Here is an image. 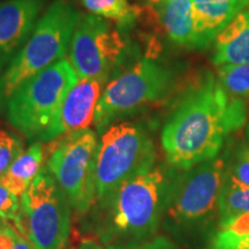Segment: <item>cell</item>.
<instances>
[{
  "mask_svg": "<svg viewBox=\"0 0 249 249\" xmlns=\"http://www.w3.org/2000/svg\"><path fill=\"white\" fill-rule=\"evenodd\" d=\"M226 177L233 181L249 187V145L242 144L226 165Z\"/></svg>",
  "mask_w": 249,
  "mask_h": 249,
  "instance_id": "obj_22",
  "label": "cell"
},
{
  "mask_svg": "<svg viewBox=\"0 0 249 249\" xmlns=\"http://www.w3.org/2000/svg\"><path fill=\"white\" fill-rule=\"evenodd\" d=\"M128 54L129 43L119 27L98 15H80L68 50V60L79 80L108 81Z\"/></svg>",
  "mask_w": 249,
  "mask_h": 249,
  "instance_id": "obj_10",
  "label": "cell"
},
{
  "mask_svg": "<svg viewBox=\"0 0 249 249\" xmlns=\"http://www.w3.org/2000/svg\"><path fill=\"white\" fill-rule=\"evenodd\" d=\"M156 148L141 124L118 121L101 133L96 154V200L156 166Z\"/></svg>",
  "mask_w": 249,
  "mask_h": 249,
  "instance_id": "obj_5",
  "label": "cell"
},
{
  "mask_svg": "<svg viewBox=\"0 0 249 249\" xmlns=\"http://www.w3.org/2000/svg\"><path fill=\"white\" fill-rule=\"evenodd\" d=\"M247 136H248V139H249V124H248V128H247Z\"/></svg>",
  "mask_w": 249,
  "mask_h": 249,
  "instance_id": "obj_31",
  "label": "cell"
},
{
  "mask_svg": "<svg viewBox=\"0 0 249 249\" xmlns=\"http://www.w3.org/2000/svg\"><path fill=\"white\" fill-rule=\"evenodd\" d=\"M45 147L43 142H35L18 157L9 170L0 178V183L12 194L21 197L43 169Z\"/></svg>",
  "mask_w": 249,
  "mask_h": 249,
  "instance_id": "obj_14",
  "label": "cell"
},
{
  "mask_svg": "<svg viewBox=\"0 0 249 249\" xmlns=\"http://www.w3.org/2000/svg\"><path fill=\"white\" fill-rule=\"evenodd\" d=\"M249 24V6L240 12L233 20L227 24V27L217 37V46L225 45L234 40L244 33Z\"/></svg>",
  "mask_w": 249,
  "mask_h": 249,
  "instance_id": "obj_23",
  "label": "cell"
},
{
  "mask_svg": "<svg viewBox=\"0 0 249 249\" xmlns=\"http://www.w3.org/2000/svg\"><path fill=\"white\" fill-rule=\"evenodd\" d=\"M77 81L67 58L31 77L6 103L4 111L9 124L28 140H38Z\"/></svg>",
  "mask_w": 249,
  "mask_h": 249,
  "instance_id": "obj_6",
  "label": "cell"
},
{
  "mask_svg": "<svg viewBox=\"0 0 249 249\" xmlns=\"http://www.w3.org/2000/svg\"><path fill=\"white\" fill-rule=\"evenodd\" d=\"M13 249H33V245H31L22 234H20L18 239V242L15 244Z\"/></svg>",
  "mask_w": 249,
  "mask_h": 249,
  "instance_id": "obj_28",
  "label": "cell"
},
{
  "mask_svg": "<svg viewBox=\"0 0 249 249\" xmlns=\"http://www.w3.org/2000/svg\"><path fill=\"white\" fill-rule=\"evenodd\" d=\"M80 15L65 0L50 6L26 44L0 74V111L18 87L65 58Z\"/></svg>",
  "mask_w": 249,
  "mask_h": 249,
  "instance_id": "obj_3",
  "label": "cell"
},
{
  "mask_svg": "<svg viewBox=\"0 0 249 249\" xmlns=\"http://www.w3.org/2000/svg\"><path fill=\"white\" fill-rule=\"evenodd\" d=\"M44 2L45 0L0 1V73L29 39Z\"/></svg>",
  "mask_w": 249,
  "mask_h": 249,
  "instance_id": "obj_12",
  "label": "cell"
},
{
  "mask_svg": "<svg viewBox=\"0 0 249 249\" xmlns=\"http://www.w3.org/2000/svg\"><path fill=\"white\" fill-rule=\"evenodd\" d=\"M217 213L219 223L242 214H249V187L233 181L227 178L225 173V180L218 201Z\"/></svg>",
  "mask_w": 249,
  "mask_h": 249,
  "instance_id": "obj_17",
  "label": "cell"
},
{
  "mask_svg": "<svg viewBox=\"0 0 249 249\" xmlns=\"http://www.w3.org/2000/svg\"><path fill=\"white\" fill-rule=\"evenodd\" d=\"M85 7L98 17L116 21L120 29L130 26L139 17V11L127 0H82Z\"/></svg>",
  "mask_w": 249,
  "mask_h": 249,
  "instance_id": "obj_18",
  "label": "cell"
},
{
  "mask_svg": "<svg viewBox=\"0 0 249 249\" xmlns=\"http://www.w3.org/2000/svg\"><path fill=\"white\" fill-rule=\"evenodd\" d=\"M207 249H249V214L219 223Z\"/></svg>",
  "mask_w": 249,
  "mask_h": 249,
  "instance_id": "obj_16",
  "label": "cell"
},
{
  "mask_svg": "<svg viewBox=\"0 0 249 249\" xmlns=\"http://www.w3.org/2000/svg\"><path fill=\"white\" fill-rule=\"evenodd\" d=\"M104 79H81L62 101L53 120L38 138L46 143L76 130L87 129L93 123L97 104L103 93Z\"/></svg>",
  "mask_w": 249,
  "mask_h": 249,
  "instance_id": "obj_11",
  "label": "cell"
},
{
  "mask_svg": "<svg viewBox=\"0 0 249 249\" xmlns=\"http://www.w3.org/2000/svg\"><path fill=\"white\" fill-rule=\"evenodd\" d=\"M20 211V197L12 194L11 192L0 183V217L4 219L15 222Z\"/></svg>",
  "mask_w": 249,
  "mask_h": 249,
  "instance_id": "obj_24",
  "label": "cell"
},
{
  "mask_svg": "<svg viewBox=\"0 0 249 249\" xmlns=\"http://www.w3.org/2000/svg\"><path fill=\"white\" fill-rule=\"evenodd\" d=\"M33 249H35V248H34V247H33Z\"/></svg>",
  "mask_w": 249,
  "mask_h": 249,
  "instance_id": "obj_32",
  "label": "cell"
},
{
  "mask_svg": "<svg viewBox=\"0 0 249 249\" xmlns=\"http://www.w3.org/2000/svg\"><path fill=\"white\" fill-rule=\"evenodd\" d=\"M160 13L169 38L176 44L192 48L194 39L192 0H166Z\"/></svg>",
  "mask_w": 249,
  "mask_h": 249,
  "instance_id": "obj_15",
  "label": "cell"
},
{
  "mask_svg": "<svg viewBox=\"0 0 249 249\" xmlns=\"http://www.w3.org/2000/svg\"><path fill=\"white\" fill-rule=\"evenodd\" d=\"M71 205L44 166L20 197L15 227L35 249H65L71 233Z\"/></svg>",
  "mask_w": 249,
  "mask_h": 249,
  "instance_id": "obj_7",
  "label": "cell"
},
{
  "mask_svg": "<svg viewBox=\"0 0 249 249\" xmlns=\"http://www.w3.org/2000/svg\"><path fill=\"white\" fill-rule=\"evenodd\" d=\"M218 77L230 95L235 97L249 95V64L220 65Z\"/></svg>",
  "mask_w": 249,
  "mask_h": 249,
  "instance_id": "obj_19",
  "label": "cell"
},
{
  "mask_svg": "<svg viewBox=\"0 0 249 249\" xmlns=\"http://www.w3.org/2000/svg\"><path fill=\"white\" fill-rule=\"evenodd\" d=\"M174 88L170 68L144 58L113 76L103 90L96 107L95 124L98 133L124 118L165 101Z\"/></svg>",
  "mask_w": 249,
  "mask_h": 249,
  "instance_id": "obj_4",
  "label": "cell"
},
{
  "mask_svg": "<svg viewBox=\"0 0 249 249\" xmlns=\"http://www.w3.org/2000/svg\"><path fill=\"white\" fill-rule=\"evenodd\" d=\"M246 119L245 103L207 74L182 96L164 124L160 140L167 163L183 171L213 160Z\"/></svg>",
  "mask_w": 249,
  "mask_h": 249,
  "instance_id": "obj_1",
  "label": "cell"
},
{
  "mask_svg": "<svg viewBox=\"0 0 249 249\" xmlns=\"http://www.w3.org/2000/svg\"><path fill=\"white\" fill-rule=\"evenodd\" d=\"M144 1L152 6H155V5H163L166 0H144Z\"/></svg>",
  "mask_w": 249,
  "mask_h": 249,
  "instance_id": "obj_29",
  "label": "cell"
},
{
  "mask_svg": "<svg viewBox=\"0 0 249 249\" xmlns=\"http://www.w3.org/2000/svg\"><path fill=\"white\" fill-rule=\"evenodd\" d=\"M226 163L213 158L180 173L172 171L164 217L179 230L204 226L214 213L225 180Z\"/></svg>",
  "mask_w": 249,
  "mask_h": 249,
  "instance_id": "obj_8",
  "label": "cell"
},
{
  "mask_svg": "<svg viewBox=\"0 0 249 249\" xmlns=\"http://www.w3.org/2000/svg\"><path fill=\"white\" fill-rule=\"evenodd\" d=\"M77 249H107V248H105L101 242L93 241L91 239H87V240L81 242Z\"/></svg>",
  "mask_w": 249,
  "mask_h": 249,
  "instance_id": "obj_27",
  "label": "cell"
},
{
  "mask_svg": "<svg viewBox=\"0 0 249 249\" xmlns=\"http://www.w3.org/2000/svg\"><path fill=\"white\" fill-rule=\"evenodd\" d=\"M46 169L54 177L71 208L85 214L96 200L97 134L92 129L70 133L51 142Z\"/></svg>",
  "mask_w": 249,
  "mask_h": 249,
  "instance_id": "obj_9",
  "label": "cell"
},
{
  "mask_svg": "<svg viewBox=\"0 0 249 249\" xmlns=\"http://www.w3.org/2000/svg\"><path fill=\"white\" fill-rule=\"evenodd\" d=\"M24 151L23 141L12 132L0 129V178Z\"/></svg>",
  "mask_w": 249,
  "mask_h": 249,
  "instance_id": "obj_21",
  "label": "cell"
},
{
  "mask_svg": "<svg viewBox=\"0 0 249 249\" xmlns=\"http://www.w3.org/2000/svg\"><path fill=\"white\" fill-rule=\"evenodd\" d=\"M172 171L155 166L127 180L93 203L87 232L107 249H135L157 232L166 207Z\"/></svg>",
  "mask_w": 249,
  "mask_h": 249,
  "instance_id": "obj_2",
  "label": "cell"
},
{
  "mask_svg": "<svg viewBox=\"0 0 249 249\" xmlns=\"http://www.w3.org/2000/svg\"><path fill=\"white\" fill-rule=\"evenodd\" d=\"M135 249H179V247L166 236L157 235L151 238L150 240L143 242Z\"/></svg>",
  "mask_w": 249,
  "mask_h": 249,
  "instance_id": "obj_26",
  "label": "cell"
},
{
  "mask_svg": "<svg viewBox=\"0 0 249 249\" xmlns=\"http://www.w3.org/2000/svg\"><path fill=\"white\" fill-rule=\"evenodd\" d=\"M249 0H192L194 39L192 49H204L225 29Z\"/></svg>",
  "mask_w": 249,
  "mask_h": 249,
  "instance_id": "obj_13",
  "label": "cell"
},
{
  "mask_svg": "<svg viewBox=\"0 0 249 249\" xmlns=\"http://www.w3.org/2000/svg\"><path fill=\"white\" fill-rule=\"evenodd\" d=\"M21 233L11 223H6L0 230V249H13Z\"/></svg>",
  "mask_w": 249,
  "mask_h": 249,
  "instance_id": "obj_25",
  "label": "cell"
},
{
  "mask_svg": "<svg viewBox=\"0 0 249 249\" xmlns=\"http://www.w3.org/2000/svg\"><path fill=\"white\" fill-rule=\"evenodd\" d=\"M213 62L218 66L249 64V24L244 33L231 43L217 46Z\"/></svg>",
  "mask_w": 249,
  "mask_h": 249,
  "instance_id": "obj_20",
  "label": "cell"
},
{
  "mask_svg": "<svg viewBox=\"0 0 249 249\" xmlns=\"http://www.w3.org/2000/svg\"><path fill=\"white\" fill-rule=\"evenodd\" d=\"M6 223H7V219H4V218H2V217H0V230H1L2 227L5 226Z\"/></svg>",
  "mask_w": 249,
  "mask_h": 249,
  "instance_id": "obj_30",
  "label": "cell"
}]
</instances>
